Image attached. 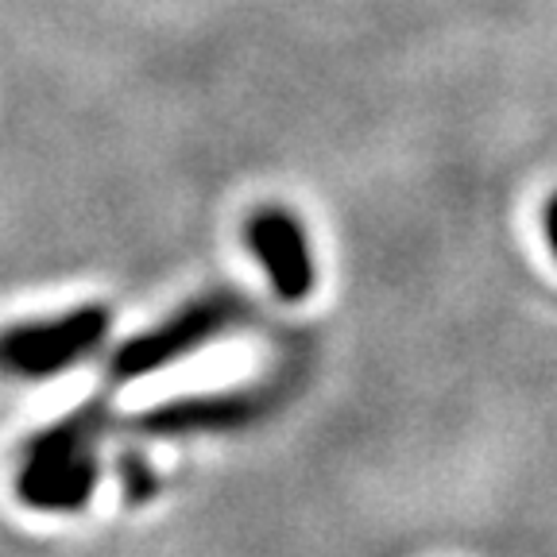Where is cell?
<instances>
[{
    "label": "cell",
    "instance_id": "52a82bcc",
    "mask_svg": "<svg viewBox=\"0 0 557 557\" xmlns=\"http://www.w3.org/2000/svg\"><path fill=\"white\" fill-rule=\"evenodd\" d=\"M546 236H549V248H554V256H557V198L546 206Z\"/></svg>",
    "mask_w": 557,
    "mask_h": 557
},
{
    "label": "cell",
    "instance_id": "7a4b0ae2",
    "mask_svg": "<svg viewBox=\"0 0 557 557\" xmlns=\"http://www.w3.org/2000/svg\"><path fill=\"white\" fill-rule=\"evenodd\" d=\"M252 306L244 302L233 290H209V295L194 298V302L178 306L171 318H163L151 330L136 333L132 341H124L109 360V380L113 383H136L148 375L163 372L174 360L190 357L198 348H206L209 341H218L221 333L236 330L240 322H248Z\"/></svg>",
    "mask_w": 557,
    "mask_h": 557
},
{
    "label": "cell",
    "instance_id": "5b68a950",
    "mask_svg": "<svg viewBox=\"0 0 557 557\" xmlns=\"http://www.w3.org/2000/svg\"><path fill=\"white\" fill-rule=\"evenodd\" d=\"M244 240H248V252L260 260V268L268 271L271 290H275L283 302H302L313 290V252L310 240H306L302 225L290 218L287 209L263 206L252 213L248 228H244Z\"/></svg>",
    "mask_w": 557,
    "mask_h": 557
},
{
    "label": "cell",
    "instance_id": "3957f363",
    "mask_svg": "<svg viewBox=\"0 0 557 557\" xmlns=\"http://www.w3.org/2000/svg\"><path fill=\"white\" fill-rule=\"evenodd\" d=\"M109 306H78L59 318L20 322L0 330V372L12 380H51L94 357L109 337Z\"/></svg>",
    "mask_w": 557,
    "mask_h": 557
},
{
    "label": "cell",
    "instance_id": "8992f818",
    "mask_svg": "<svg viewBox=\"0 0 557 557\" xmlns=\"http://www.w3.org/2000/svg\"><path fill=\"white\" fill-rule=\"evenodd\" d=\"M121 487H124V499H128V504H148V499H156V492H159V476L144 457L128 453V457H121Z\"/></svg>",
    "mask_w": 557,
    "mask_h": 557
},
{
    "label": "cell",
    "instance_id": "6da1fadb",
    "mask_svg": "<svg viewBox=\"0 0 557 557\" xmlns=\"http://www.w3.org/2000/svg\"><path fill=\"white\" fill-rule=\"evenodd\" d=\"M109 422V399H86L78 410L27 437L16 465L20 504L47 515L82 511L101 480V442Z\"/></svg>",
    "mask_w": 557,
    "mask_h": 557
},
{
    "label": "cell",
    "instance_id": "277c9868",
    "mask_svg": "<svg viewBox=\"0 0 557 557\" xmlns=\"http://www.w3.org/2000/svg\"><path fill=\"white\" fill-rule=\"evenodd\" d=\"M275 407L271 387H240V392L186 395L163 407H151L132 418V430L144 437H186V434H225L260 422Z\"/></svg>",
    "mask_w": 557,
    "mask_h": 557
}]
</instances>
